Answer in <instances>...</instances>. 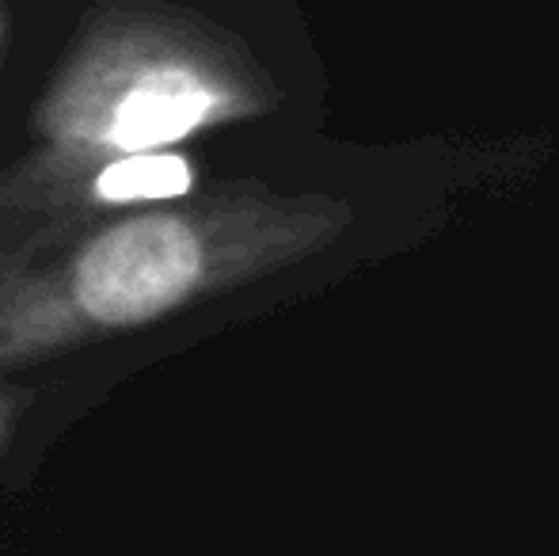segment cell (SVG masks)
<instances>
[{
	"label": "cell",
	"instance_id": "1",
	"mask_svg": "<svg viewBox=\"0 0 559 556\" xmlns=\"http://www.w3.org/2000/svg\"><path fill=\"white\" fill-rule=\"evenodd\" d=\"M199 271L202 252L187 225L171 217H141L115 225L84 252L76 289L92 317L107 324H138L187 297Z\"/></svg>",
	"mask_w": 559,
	"mask_h": 556
},
{
	"label": "cell",
	"instance_id": "2",
	"mask_svg": "<svg viewBox=\"0 0 559 556\" xmlns=\"http://www.w3.org/2000/svg\"><path fill=\"white\" fill-rule=\"evenodd\" d=\"M225 96L214 81L187 66H156L141 73L107 119V138L118 149L145 153V149L168 145L187 138L194 127L217 115Z\"/></svg>",
	"mask_w": 559,
	"mask_h": 556
},
{
	"label": "cell",
	"instance_id": "3",
	"mask_svg": "<svg viewBox=\"0 0 559 556\" xmlns=\"http://www.w3.org/2000/svg\"><path fill=\"white\" fill-rule=\"evenodd\" d=\"M191 187V168L179 156L164 153H138L111 164L96 179L99 199L107 202H133V199H176Z\"/></svg>",
	"mask_w": 559,
	"mask_h": 556
}]
</instances>
